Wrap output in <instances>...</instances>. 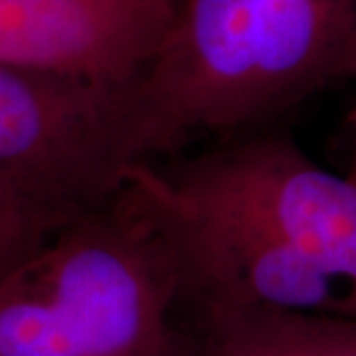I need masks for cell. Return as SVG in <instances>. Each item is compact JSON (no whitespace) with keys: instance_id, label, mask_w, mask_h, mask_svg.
Returning <instances> with one entry per match:
<instances>
[{"instance_id":"cell-1","label":"cell","mask_w":356,"mask_h":356,"mask_svg":"<svg viewBox=\"0 0 356 356\" xmlns=\"http://www.w3.org/2000/svg\"><path fill=\"white\" fill-rule=\"evenodd\" d=\"M356 0H180L159 50L125 86L140 163L191 140L275 127L350 76Z\"/></svg>"},{"instance_id":"cell-2","label":"cell","mask_w":356,"mask_h":356,"mask_svg":"<svg viewBox=\"0 0 356 356\" xmlns=\"http://www.w3.org/2000/svg\"><path fill=\"white\" fill-rule=\"evenodd\" d=\"M175 264L125 188L0 275V356H175Z\"/></svg>"},{"instance_id":"cell-3","label":"cell","mask_w":356,"mask_h":356,"mask_svg":"<svg viewBox=\"0 0 356 356\" xmlns=\"http://www.w3.org/2000/svg\"><path fill=\"white\" fill-rule=\"evenodd\" d=\"M154 180L177 198L234 218L321 269L356 321V182L317 165L277 127L220 139L216 147L159 165Z\"/></svg>"},{"instance_id":"cell-4","label":"cell","mask_w":356,"mask_h":356,"mask_svg":"<svg viewBox=\"0 0 356 356\" xmlns=\"http://www.w3.org/2000/svg\"><path fill=\"white\" fill-rule=\"evenodd\" d=\"M140 156L125 86L0 64V177L62 222L121 192Z\"/></svg>"},{"instance_id":"cell-5","label":"cell","mask_w":356,"mask_h":356,"mask_svg":"<svg viewBox=\"0 0 356 356\" xmlns=\"http://www.w3.org/2000/svg\"><path fill=\"white\" fill-rule=\"evenodd\" d=\"M180 0H0V64L95 86L131 83Z\"/></svg>"},{"instance_id":"cell-6","label":"cell","mask_w":356,"mask_h":356,"mask_svg":"<svg viewBox=\"0 0 356 356\" xmlns=\"http://www.w3.org/2000/svg\"><path fill=\"white\" fill-rule=\"evenodd\" d=\"M175 356H356V321L184 303L175 309Z\"/></svg>"},{"instance_id":"cell-7","label":"cell","mask_w":356,"mask_h":356,"mask_svg":"<svg viewBox=\"0 0 356 356\" xmlns=\"http://www.w3.org/2000/svg\"><path fill=\"white\" fill-rule=\"evenodd\" d=\"M62 224L65 222L0 177V275L32 254Z\"/></svg>"},{"instance_id":"cell-8","label":"cell","mask_w":356,"mask_h":356,"mask_svg":"<svg viewBox=\"0 0 356 356\" xmlns=\"http://www.w3.org/2000/svg\"><path fill=\"white\" fill-rule=\"evenodd\" d=\"M350 76L356 79V42H355V51H353V64H350ZM348 123L353 127V135H355V151H353V163H350V170L346 177L350 178L353 182H356V103L353 107V111L348 115Z\"/></svg>"}]
</instances>
